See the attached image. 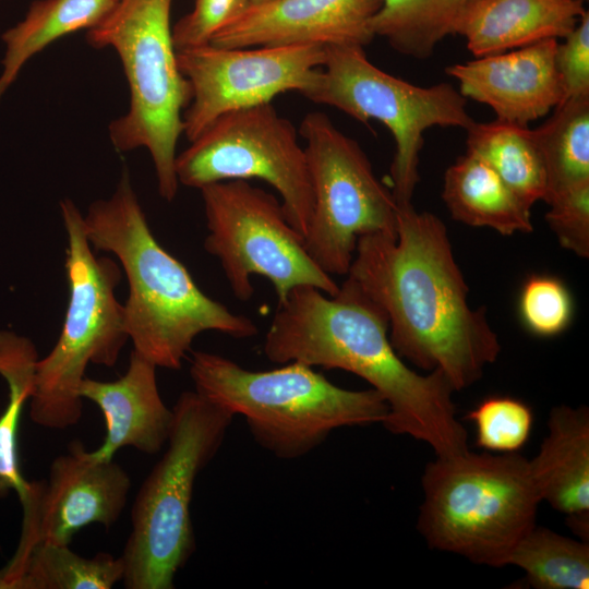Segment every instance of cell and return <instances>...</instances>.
<instances>
[{
    "label": "cell",
    "instance_id": "obj_13",
    "mask_svg": "<svg viewBox=\"0 0 589 589\" xmlns=\"http://www.w3.org/2000/svg\"><path fill=\"white\" fill-rule=\"evenodd\" d=\"M177 60L192 92L183 112V134L192 141L227 112L268 104L290 91L304 95L325 61V47L206 44L177 50Z\"/></svg>",
    "mask_w": 589,
    "mask_h": 589
},
{
    "label": "cell",
    "instance_id": "obj_11",
    "mask_svg": "<svg viewBox=\"0 0 589 589\" xmlns=\"http://www.w3.org/2000/svg\"><path fill=\"white\" fill-rule=\"evenodd\" d=\"M200 191L208 230L204 248L218 259L237 299L253 296V275L271 281L278 302L298 287H314L328 296L338 291L272 193L245 180L217 182Z\"/></svg>",
    "mask_w": 589,
    "mask_h": 589
},
{
    "label": "cell",
    "instance_id": "obj_6",
    "mask_svg": "<svg viewBox=\"0 0 589 589\" xmlns=\"http://www.w3.org/2000/svg\"><path fill=\"white\" fill-rule=\"evenodd\" d=\"M167 448L142 483L121 555L128 589H172L195 550L191 501L195 480L220 448L233 414L196 390L173 408Z\"/></svg>",
    "mask_w": 589,
    "mask_h": 589
},
{
    "label": "cell",
    "instance_id": "obj_34",
    "mask_svg": "<svg viewBox=\"0 0 589 589\" xmlns=\"http://www.w3.org/2000/svg\"><path fill=\"white\" fill-rule=\"evenodd\" d=\"M0 589H3V570L0 569Z\"/></svg>",
    "mask_w": 589,
    "mask_h": 589
},
{
    "label": "cell",
    "instance_id": "obj_24",
    "mask_svg": "<svg viewBox=\"0 0 589 589\" xmlns=\"http://www.w3.org/2000/svg\"><path fill=\"white\" fill-rule=\"evenodd\" d=\"M531 131L546 175L544 202L589 184V96L563 100Z\"/></svg>",
    "mask_w": 589,
    "mask_h": 589
},
{
    "label": "cell",
    "instance_id": "obj_3",
    "mask_svg": "<svg viewBox=\"0 0 589 589\" xmlns=\"http://www.w3.org/2000/svg\"><path fill=\"white\" fill-rule=\"evenodd\" d=\"M83 217L92 248L115 254L127 274V334L133 350L157 368L180 369L194 338L203 332L238 339L256 335L250 317L205 294L185 266L159 244L128 171L113 194L92 203Z\"/></svg>",
    "mask_w": 589,
    "mask_h": 589
},
{
    "label": "cell",
    "instance_id": "obj_27",
    "mask_svg": "<svg viewBox=\"0 0 589 589\" xmlns=\"http://www.w3.org/2000/svg\"><path fill=\"white\" fill-rule=\"evenodd\" d=\"M508 565L525 572L537 589H588L589 542L534 526L514 549Z\"/></svg>",
    "mask_w": 589,
    "mask_h": 589
},
{
    "label": "cell",
    "instance_id": "obj_35",
    "mask_svg": "<svg viewBox=\"0 0 589 589\" xmlns=\"http://www.w3.org/2000/svg\"><path fill=\"white\" fill-rule=\"evenodd\" d=\"M113 1H115V2H118V1H120V0H113Z\"/></svg>",
    "mask_w": 589,
    "mask_h": 589
},
{
    "label": "cell",
    "instance_id": "obj_10",
    "mask_svg": "<svg viewBox=\"0 0 589 589\" xmlns=\"http://www.w3.org/2000/svg\"><path fill=\"white\" fill-rule=\"evenodd\" d=\"M298 131L313 194L305 250L328 275H347L361 236H397V203L358 142L326 113H306Z\"/></svg>",
    "mask_w": 589,
    "mask_h": 589
},
{
    "label": "cell",
    "instance_id": "obj_25",
    "mask_svg": "<svg viewBox=\"0 0 589 589\" xmlns=\"http://www.w3.org/2000/svg\"><path fill=\"white\" fill-rule=\"evenodd\" d=\"M474 0H381L371 20L374 36L387 40L397 52L429 58L457 25Z\"/></svg>",
    "mask_w": 589,
    "mask_h": 589
},
{
    "label": "cell",
    "instance_id": "obj_4",
    "mask_svg": "<svg viewBox=\"0 0 589 589\" xmlns=\"http://www.w3.org/2000/svg\"><path fill=\"white\" fill-rule=\"evenodd\" d=\"M190 375L200 395L243 416L255 442L281 459L309 454L336 429L383 424L389 411L374 388H341L297 361L250 371L224 356L195 351Z\"/></svg>",
    "mask_w": 589,
    "mask_h": 589
},
{
    "label": "cell",
    "instance_id": "obj_20",
    "mask_svg": "<svg viewBox=\"0 0 589 589\" xmlns=\"http://www.w3.org/2000/svg\"><path fill=\"white\" fill-rule=\"evenodd\" d=\"M442 199L452 218L465 225L491 228L503 236L533 230L531 208L469 152L446 169Z\"/></svg>",
    "mask_w": 589,
    "mask_h": 589
},
{
    "label": "cell",
    "instance_id": "obj_29",
    "mask_svg": "<svg viewBox=\"0 0 589 589\" xmlns=\"http://www.w3.org/2000/svg\"><path fill=\"white\" fill-rule=\"evenodd\" d=\"M519 312L534 335L552 337L564 332L573 315V300L566 286L551 276H531L524 285Z\"/></svg>",
    "mask_w": 589,
    "mask_h": 589
},
{
    "label": "cell",
    "instance_id": "obj_8",
    "mask_svg": "<svg viewBox=\"0 0 589 589\" xmlns=\"http://www.w3.org/2000/svg\"><path fill=\"white\" fill-rule=\"evenodd\" d=\"M60 209L68 235L69 303L56 345L36 361L29 416L44 428L64 430L82 417L79 388L88 363L113 366L129 336L123 304L115 294L119 266L92 251L73 201L63 199Z\"/></svg>",
    "mask_w": 589,
    "mask_h": 589
},
{
    "label": "cell",
    "instance_id": "obj_22",
    "mask_svg": "<svg viewBox=\"0 0 589 589\" xmlns=\"http://www.w3.org/2000/svg\"><path fill=\"white\" fill-rule=\"evenodd\" d=\"M3 570V589H110L122 580L123 560L81 556L69 545L36 543L16 550Z\"/></svg>",
    "mask_w": 589,
    "mask_h": 589
},
{
    "label": "cell",
    "instance_id": "obj_21",
    "mask_svg": "<svg viewBox=\"0 0 589 589\" xmlns=\"http://www.w3.org/2000/svg\"><path fill=\"white\" fill-rule=\"evenodd\" d=\"M113 0H36L25 16L1 36L4 53L0 72V99L24 65L55 40L98 25L112 10Z\"/></svg>",
    "mask_w": 589,
    "mask_h": 589
},
{
    "label": "cell",
    "instance_id": "obj_12",
    "mask_svg": "<svg viewBox=\"0 0 589 589\" xmlns=\"http://www.w3.org/2000/svg\"><path fill=\"white\" fill-rule=\"evenodd\" d=\"M298 135L271 103L227 112L177 155L178 182L200 190L229 180L265 181L279 193L289 223L304 237L313 194Z\"/></svg>",
    "mask_w": 589,
    "mask_h": 589
},
{
    "label": "cell",
    "instance_id": "obj_16",
    "mask_svg": "<svg viewBox=\"0 0 589 589\" xmlns=\"http://www.w3.org/2000/svg\"><path fill=\"white\" fill-rule=\"evenodd\" d=\"M557 44L555 38L540 40L452 64L445 72L458 82L465 98L491 107L497 120L528 127L563 101L555 67Z\"/></svg>",
    "mask_w": 589,
    "mask_h": 589
},
{
    "label": "cell",
    "instance_id": "obj_36",
    "mask_svg": "<svg viewBox=\"0 0 589 589\" xmlns=\"http://www.w3.org/2000/svg\"><path fill=\"white\" fill-rule=\"evenodd\" d=\"M580 1H584V2H585L586 0H580Z\"/></svg>",
    "mask_w": 589,
    "mask_h": 589
},
{
    "label": "cell",
    "instance_id": "obj_23",
    "mask_svg": "<svg viewBox=\"0 0 589 589\" xmlns=\"http://www.w3.org/2000/svg\"><path fill=\"white\" fill-rule=\"evenodd\" d=\"M466 131L467 152L483 159L526 206L544 201L545 169L528 127L496 119Z\"/></svg>",
    "mask_w": 589,
    "mask_h": 589
},
{
    "label": "cell",
    "instance_id": "obj_30",
    "mask_svg": "<svg viewBox=\"0 0 589 589\" xmlns=\"http://www.w3.org/2000/svg\"><path fill=\"white\" fill-rule=\"evenodd\" d=\"M545 219L560 244L580 257L589 256V184L546 201Z\"/></svg>",
    "mask_w": 589,
    "mask_h": 589
},
{
    "label": "cell",
    "instance_id": "obj_28",
    "mask_svg": "<svg viewBox=\"0 0 589 589\" xmlns=\"http://www.w3.org/2000/svg\"><path fill=\"white\" fill-rule=\"evenodd\" d=\"M476 430V443L491 453H518L528 442L533 412L522 400L490 396L467 414Z\"/></svg>",
    "mask_w": 589,
    "mask_h": 589
},
{
    "label": "cell",
    "instance_id": "obj_31",
    "mask_svg": "<svg viewBox=\"0 0 589 589\" xmlns=\"http://www.w3.org/2000/svg\"><path fill=\"white\" fill-rule=\"evenodd\" d=\"M250 0H194V7L172 26L177 50L209 44L214 35L237 19Z\"/></svg>",
    "mask_w": 589,
    "mask_h": 589
},
{
    "label": "cell",
    "instance_id": "obj_7",
    "mask_svg": "<svg viewBox=\"0 0 589 589\" xmlns=\"http://www.w3.org/2000/svg\"><path fill=\"white\" fill-rule=\"evenodd\" d=\"M172 0H120L88 29L95 48H112L129 84L130 106L109 124L118 152L145 147L153 160L159 195L171 202L178 192L176 147L183 134V112L192 97L172 40Z\"/></svg>",
    "mask_w": 589,
    "mask_h": 589
},
{
    "label": "cell",
    "instance_id": "obj_9",
    "mask_svg": "<svg viewBox=\"0 0 589 589\" xmlns=\"http://www.w3.org/2000/svg\"><path fill=\"white\" fill-rule=\"evenodd\" d=\"M303 96L363 123L380 121L390 131L396 145L392 193L398 207L412 204L424 132L436 125L467 130L476 122L467 111V98L453 85L411 84L378 69L356 45L325 47L322 69Z\"/></svg>",
    "mask_w": 589,
    "mask_h": 589
},
{
    "label": "cell",
    "instance_id": "obj_33",
    "mask_svg": "<svg viewBox=\"0 0 589 589\" xmlns=\"http://www.w3.org/2000/svg\"><path fill=\"white\" fill-rule=\"evenodd\" d=\"M272 0H250V4H261Z\"/></svg>",
    "mask_w": 589,
    "mask_h": 589
},
{
    "label": "cell",
    "instance_id": "obj_18",
    "mask_svg": "<svg viewBox=\"0 0 589 589\" xmlns=\"http://www.w3.org/2000/svg\"><path fill=\"white\" fill-rule=\"evenodd\" d=\"M540 501L566 516L580 540L589 536V410L586 406L554 407L548 434L529 460Z\"/></svg>",
    "mask_w": 589,
    "mask_h": 589
},
{
    "label": "cell",
    "instance_id": "obj_1",
    "mask_svg": "<svg viewBox=\"0 0 589 589\" xmlns=\"http://www.w3.org/2000/svg\"><path fill=\"white\" fill-rule=\"evenodd\" d=\"M347 277L385 313L399 357L440 370L455 390L496 361L497 334L483 308L469 306L468 285L437 216L412 204L398 207L397 236H361Z\"/></svg>",
    "mask_w": 589,
    "mask_h": 589
},
{
    "label": "cell",
    "instance_id": "obj_5",
    "mask_svg": "<svg viewBox=\"0 0 589 589\" xmlns=\"http://www.w3.org/2000/svg\"><path fill=\"white\" fill-rule=\"evenodd\" d=\"M421 484L417 528L432 549L503 567L536 526L541 501L529 460L518 453L436 456Z\"/></svg>",
    "mask_w": 589,
    "mask_h": 589
},
{
    "label": "cell",
    "instance_id": "obj_19",
    "mask_svg": "<svg viewBox=\"0 0 589 589\" xmlns=\"http://www.w3.org/2000/svg\"><path fill=\"white\" fill-rule=\"evenodd\" d=\"M580 0H474L456 34L468 50L484 57L549 38H564L586 12Z\"/></svg>",
    "mask_w": 589,
    "mask_h": 589
},
{
    "label": "cell",
    "instance_id": "obj_26",
    "mask_svg": "<svg viewBox=\"0 0 589 589\" xmlns=\"http://www.w3.org/2000/svg\"><path fill=\"white\" fill-rule=\"evenodd\" d=\"M37 360L29 339L0 332V374L9 387L8 404L0 416V497L14 490L21 500L29 488L19 465L17 430L23 407L33 393Z\"/></svg>",
    "mask_w": 589,
    "mask_h": 589
},
{
    "label": "cell",
    "instance_id": "obj_32",
    "mask_svg": "<svg viewBox=\"0 0 589 589\" xmlns=\"http://www.w3.org/2000/svg\"><path fill=\"white\" fill-rule=\"evenodd\" d=\"M555 67L563 100L589 96V13L586 11L576 27L558 43Z\"/></svg>",
    "mask_w": 589,
    "mask_h": 589
},
{
    "label": "cell",
    "instance_id": "obj_14",
    "mask_svg": "<svg viewBox=\"0 0 589 589\" xmlns=\"http://www.w3.org/2000/svg\"><path fill=\"white\" fill-rule=\"evenodd\" d=\"M131 479L112 459L87 452L80 441L50 465L47 480L32 481L23 508L19 549L36 543L69 545L83 527L109 529L125 507Z\"/></svg>",
    "mask_w": 589,
    "mask_h": 589
},
{
    "label": "cell",
    "instance_id": "obj_17",
    "mask_svg": "<svg viewBox=\"0 0 589 589\" xmlns=\"http://www.w3.org/2000/svg\"><path fill=\"white\" fill-rule=\"evenodd\" d=\"M156 369L133 350L120 378L104 382L84 377L79 394L99 407L106 423L104 442L93 452L97 457L112 459L117 450L127 446L154 455L167 443L173 411L160 397Z\"/></svg>",
    "mask_w": 589,
    "mask_h": 589
},
{
    "label": "cell",
    "instance_id": "obj_15",
    "mask_svg": "<svg viewBox=\"0 0 589 589\" xmlns=\"http://www.w3.org/2000/svg\"><path fill=\"white\" fill-rule=\"evenodd\" d=\"M381 0H272L250 4L218 31L212 45L264 47L312 44L364 47Z\"/></svg>",
    "mask_w": 589,
    "mask_h": 589
},
{
    "label": "cell",
    "instance_id": "obj_2",
    "mask_svg": "<svg viewBox=\"0 0 589 589\" xmlns=\"http://www.w3.org/2000/svg\"><path fill=\"white\" fill-rule=\"evenodd\" d=\"M263 350L277 364L297 361L362 377L388 405L384 428L426 443L436 456L469 450L447 377L440 370L419 374L402 361L385 313L349 277L334 296L292 289L278 302Z\"/></svg>",
    "mask_w": 589,
    "mask_h": 589
}]
</instances>
